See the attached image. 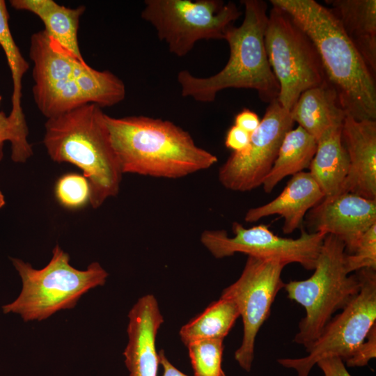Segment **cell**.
Listing matches in <instances>:
<instances>
[{
	"label": "cell",
	"mask_w": 376,
	"mask_h": 376,
	"mask_svg": "<svg viewBox=\"0 0 376 376\" xmlns=\"http://www.w3.org/2000/svg\"><path fill=\"white\" fill-rule=\"evenodd\" d=\"M260 120L258 116L251 110L244 108L235 117V125L252 134L259 126Z\"/></svg>",
	"instance_id": "32"
},
{
	"label": "cell",
	"mask_w": 376,
	"mask_h": 376,
	"mask_svg": "<svg viewBox=\"0 0 376 376\" xmlns=\"http://www.w3.org/2000/svg\"><path fill=\"white\" fill-rule=\"evenodd\" d=\"M341 138L349 160L341 193L376 200V120H359L346 116Z\"/></svg>",
	"instance_id": "15"
},
{
	"label": "cell",
	"mask_w": 376,
	"mask_h": 376,
	"mask_svg": "<svg viewBox=\"0 0 376 376\" xmlns=\"http://www.w3.org/2000/svg\"><path fill=\"white\" fill-rule=\"evenodd\" d=\"M286 265L279 260L248 256L238 279L222 291L221 297L233 301L242 319L243 338L235 359L248 373L253 361L256 336L284 287L281 273Z\"/></svg>",
	"instance_id": "11"
},
{
	"label": "cell",
	"mask_w": 376,
	"mask_h": 376,
	"mask_svg": "<svg viewBox=\"0 0 376 376\" xmlns=\"http://www.w3.org/2000/svg\"><path fill=\"white\" fill-rule=\"evenodd\" d=\"M344 264L347 274L363 269L376 270V224L364 233L352 253H345Z\"/></svg>",
	"instance_id": "28"
},
{
	"label": "cell",
	"mask_w": 376,
	"mask_h": 376,
	"mask_svg": "<svg viewBox=\"0 0 376 376\" xmlns=\"http://www.w3.org/2000/svg\"><path fill=\"white\" fill-rule=\"evenodd\" d=\"M308 221L313 232L341 240L350 254L364 233L376 224V200L349 192L324 198L310 210Z\"/></svg>",
	"instance_id": "14"
},
{
	"label": "cell",
	"mask_w": 376,
	"mask_h": 376,
	"mask_svg": "<svg viewBox=\"0 0 376 376\" xmlns=\"http://www.w3.org/2000/svg\"><path fill=\"white\" fill-rule=\"evenodd\" d=\"M10 6L37 15L45 25L49 39L74 58L86 62L78 43L77 33L84 6L68 8L53 0H10Z\"/></svg>",
	"instance_id": "19"
},
{
	"label": "cell",
	"mask_w": 376,
	"mask_h": 376,
	"mask_svg": "<svg viewBox=\"0 0 376 376\" xmlns=\"http://www.w3.org/2000/svg\"><path fill=\"white\" fill-rule=\"evenodd\" d=\"M128 318V343L123 355L130 376H157L159 358L155 342L164 318L155 296L139 298Z\"/></svg>",
	"instance_id": "16"
},
{
	"label": "cell",
	"mask_w": 376,
	"mask_h": 376,
	"mask_svg": "<svg viewBox=\"0 0 376 376\" xmlns=\"http://www.w3.org/2000/svg\"><path fill=\"white\" fill-rule=\"evenodd\" d=\"M242 13L232 1L146 0L141 16L171 54L182 57L199 40H224L227 29Z\"/></svg>",
	"instance_id": "8"
},
{
	"label": "cell",
	"mask_w": 376,
	"mask_h": 376,
	"mask_svg": "<svg viewBox=\"0 0 376 376\" xmlns=\"http://www.w3.org/2000/svg\"><path fill=\"white\" fill-rule=\"evenodd\" d=\"M238 317L240 313L235 304L228 299L220 297L183 325L179 334L185 345L205 339H224Z\"/></svg>",
	"instance_id": "23"
},
{
	"label": "cell",
	"mask_w": 376,
	"mask_h": 376,
	"mask_svg": "<svg viewBox=\"0 0 376 376\" xmlns=\"http://www.w3.org/2000/svg\"><path fill=\"white\" fill-rule=\"evenodd\" d=\"M101 107L89 103L45 123L43 144L50 158L79 167L90 185L89 203L100 207L120 189L123 173Z\"/></svg>",
	"instance_id": "4"
},
{
	"label": "cell",
	"mask_w": 376,
	"mask_h": 376,
	"mask_svg": "<svg viewBox=\"0 0 376 376\" xmlns=\"http://www.w3.org/2000/svg\"><path fill=\"white\" fill-rule=\"evenodd\" d=\"M375 357L376 324L372 327L364 341L345 360V363L349 367H363L366 366L370 359Z\"/></svg>",
	"instance_id": "29"
},
{
	"label": "cell",
	"mask_w": 376,
	"mask_h": 376,
	"mask_svg": "<svg viewBox=\"0 0 376 376\" xmlns=\"http://www.w3.org/2000/svg\"><path fill=\"white\" fill-rule=\"evenodd\" d=\"M224 339H205L189 343L194 376H226L222 368Z\"/></svg>",
	"instance_id": "25"
},
{
	"label": "cell",
	"mask_w": 376,
	"mask_h": 376,
	"mask_svg": "<svg viewBox=\"0 0 376 376\" xmlns=\"http://www.w3.org/2000/svg\"><path fill=\"white\" fill-rule=\"evenodd\" d=\"M317 149V140L300 126L285 135L274 162L262 186L269 194L284 178L308 169Z\"/></svg>",
	"instance_id": "22"
},
{
	"label": "cell",
	"mask_w": 376,
	"mask_h": 376,
	"mask_svg": "<svg viewBox=\"0 0 376 376\" xmlns=\"http://www.w3.org/2000/svg\"><path fill=\"white\" fill-rule=\"evenodd\" d=\"M250 135L248 132L233 125L227 132L225 146L231 149L233 152H241L247 147Z\"/></svg>",
	"instance_id": "30"
},
{
	"label": "cell",
	"mask_w": 376,
	"mask_h": 376,
	"mask_svg": "<svg viewBox=\"0 0 376 376\" xmlns=\"http://www.w3.org/2000/svg\"><path fill=\"white\" fill-rule=\"evenodd\" d=\"M105 121L123 174L177 179L208 169L218 161L170 120L105 114Z\"/></svg>",
	"instance_id": "2"
},
{
	"label": "cell",
	"mask_w": 376,
	"mask_h": 376,
	"mask_svg": "<svg viewBox=\"0 0 376 376\" xmlns=\"http://www.w3.org/2000/svg\"><path fill=\"white\" fill-rule=\"evenodd\" d=\"M9 15L5 1L0 0V46L4 52L9 66L13 84L12 109L8 116L16 124L28 128L21 106L22 79L29 69V63L22 55L10 32Z\"/></svg>",
	"instance_id": "24"
},
{
	"label": "cell",
	"mask_w": 376,
	"mask_h": 376,
	"mask_svg": "<svg viewBox=\"0 0 376 376\" xmlns=\"http://www.w3.org/2000/svg\"><path fill=\"white\" fill-rule=\"evenodd\" d=\"M34 102L41 113L54 118L86 104L111 107L122 91V81L109 70H97L52 42L45 31L30 39Z\"/></svg>",
	"instance_id": "3"
},
{
	"label": "cell",
	"mask_w": 376,
	"mask_h": 376,
	"mask_svg": "<svg viewBox=\"0 0 376 376\" xmlns=\"http://www.w3.org/2000/svg\"><path fill=\"white\" fill-rule=\"evenodd\" d=\"M268 61L279 86L277 101L290 111L300 95L326 78L317 50L292 17L272 5L265 32Z\"/></svg>",
	"instance_id": "9"
},
{
	"label": "cell",
	"mask_w": 376,
	"mask_h": 376,
	"mask_svg": "<svg viewBox=\"0 0 376 376\" xmlns=\"http://www.w3.org/2000/svg\"><path fill=\"white\" fill-rule=\"evenodd\" d=\"M347 38L376 75V1L327 0Z\"/></svg>",
	"instance_id": "18"
},
{
	"label": "cell",
	"mask_w": 376,
	"mask_h": 376,
	"mask_svg": "<svg viewBox=\"0 0 376 376\" xmlns=\"http://www.w3.org/2000/svg\"><path fill=\"white\" fill-rule=\"evenodd\" d=\"M1 96L0 95V102H1Z\"/></svg>",
	"instance_id": "35"
},
{
	"label": "cell",
	"mask_w": 376,
	"mask_h": 376,
	"mask_svg": "<svg viewBox=\"0 0 376 376\" xmlns=\"http://www.w3.org/2000/svg\"><path fill=\"white\" fill-rule=\"evenodd\" d=\"M341 128H331L320 137L308 168L324 198L341 194L348 173L349 160L342 141Z\"/></svg>",
	"instance_id": "21"
},
{
	"label": "cell",
	"mask_w": 376,
	"mask_h": 376,
	"mask_svg": "<svg viewBox=\"0 0 376 376\" xmlns=\"http://www.w3.org/2000/svg\"><path fill=\"white\" fill-rule=\"evenodd\" d=\"M290 113L293 122L317 141L328 130L342 127L346 116L327 81L304 91Z\"/></svg>",
	"instance_id": "20"
},
{
	"label": "cell",
	"mask_w": 376,
	"mask_h": 376,
	"mask_svg": "<svg viewBox=\"0 0 376 376\" xmlns=\"http://www.w3.org/2000/svg\"><path fill=\"white\" fill-rule=\"evenodd\" d=\"M324 196L309 171L292 175L280 194L270 202L249 209L244 220L253 223L277 214L284 219L283 232L290 234L299 228L308 211L318 204Z\"/></svg>",
	"instance_id": "17"
},
{
	"label": "cell",
	"mask_w": 376,
	"mask_h": 376,
	"mask_svg": "<svg viewBox=\"0 0 376 376\" xmlns=\"http://www.w3.org/2000/svg\"><path fill=\"white\" fill-rule=\"evenodd\" d=\"M290 111L274 100L268 104L247 147L232 152L219 168L218 178L227 189L248 191L261 186L277 156L285 134L292 129Z\"/></svg>",
	"instance_id": "13"
},
{
	"label": "cell",
	"mask_w": 376,
	"mask_h": 376,
	"mask_svg": "<svg viewBox=\"0 0 376 376\" xmlns=\"http://www.w3.org/2000/svg\"><path fill=\"white\" fill-rule=\"evenodd\" d=\"M324 376H352L347 370L343 361L338 357L322 359L316 364Z\"/></svg>",
	"instance_id": "31"
},
{
	"label": "cell",
	"mask_w": 376,
	"mask_h": 376,
	"mask_svg": "<svg viewBox=\"0 0 376 376\" xmlns=\"http://www.w3.org/2000/svg\"><path fill=\"white\" fill-rule=\"evenodd\" d=\"M6 204L5 197L0 189V209L2 208Z\"/></svg>",
	"instance_id": "34"
},
{
	"label": "cell",
	"mask_w": 376,
	"mask_h": 376,
	"mask_svg": "<svg viewBox=\"0 0 376 376\" xmlns=\"http://www.w3.org/2000/svg\"><path fill=\"white\" fill-rule=\"evenodd\" d=\"M12 263L22 283V290L12 302L2 306L5 314L15 313L25 322L45 320L62 309L75 307L90 290L103 285L108 276L97 262L79 270L70 264V256L58 245L52 250L49 263L40 269L21 259Z\"/></svg>",
	"instance_id": "6"
},
{
	"label": "cell",
	"mask_w": 376,
	"mask_h": 376,
	"mask_svg": "<svg viewBox=\"0 0 376 376\" xmlns=\"http://www.w3.org/2000/svg\"><path fill=\"white\" fill-rule=\"evenodd\" d=\"M28 129L22 128L3 111H0V161L3 157V145L11 143V159L16 163H24L33 155L32 147L27 140Z\"/></svg>",
	"instance_id": "26"
},
{
	"label": "cell",
	"mask_w": 376,
	"mask_h": 376,
	"mask_svg": "<svg viewBox=\"0 0 376 376\" xmlns=\"http://www.w3.org/2000/svg\"><path fill=\"white\" fill-rule=\"evenodd\" d=\"M159 365L163 368L162 376H188L175 367L167 359L164 350L159 352Z\"/></svg>",
	"instance_id": "33"
},
{
	"label": "cell",
	"mask_w": 376,
	"mask_h": 376,
	"mask_svg": "<svg viewBox=\"0 0 376 376\" xmlns=\"http://www.w3.org/2000/svg\"><path fill=\"white\" fill-rule=\"evenodd\" d=\"M55 192L58 201L62 205L70 209H77L89 202L90 185L83 175L68 173L58 179Z\"/></svg>",
	"instance_id": "27"
},
{
	"label": "cell",
	"mask_w": 376,
	"mask_h": 376,
	"mask_svg": "<svg viewBox=\"0 0 376 376\" xmlns=\"http://www.w3.org/2000/svg\"><path fill=\"white\" fill-rule=\"evenodd\" d=\"M232 230L234 235L230 237L224 230H206L201 235V242L216 258L241 253L286 265L298 263L308 270L314 269L326 235L302 230L298 238H286L275 235L268 226L260 224L246 228L237 221L233 223Z\"/></svg>",
	"instance_id": "12"
},
{
	"label": "cell",
	"mask_w": 376,
	"mask_h": 376,
	"mask_svg": "<svg viewBox=\"0 0 376 376\" xmlns=\"http://www.w3.org/2000/svg\"><path fill=\"white\" fill-rule=\"evenodd\" d=\"M241 2L244 8V19L239 26H229L224 37L230 49L226 65L207 77H196L187 70H180L177 81L182 96L200 102H212L219 91L233 88L255 90L260 100L268 104L277 99L279 86L265 45L267 5L262 0Z\"/></svg>",
	"instance_id": "5"
},
{
	"label": "cell",
	"mask_w": 376,
	"mask_h": 376,
	"mask_svg": "<svg viewBox=\"0 0 376 376\" xmlns=\"http://www.w3.org/2000/svg\"><path fill=\"white\" fill-rule=\"evenodd\" d=\"M270 2L288 13L311 40L345 115L376 120L375 76L329 8L314 0Z\"/></svg>",
	"instance_id": "1"
},
{
	"label": "cell",
	"mask_w": 376,
	"mask_h": 376,
	"mask_svg": "<svg viewBox=\"0 0 376 376\" xmlns=\"http://www.w3.org/2000/svg\"><path fill=\"white\" fill-rule=\"evenodd\" d=\"M345 255L343 242L326 235L311 276L284 285L288 297L305 309L293 341L306 350L319 337L334 314L343 309L360 290L357 273L350 274L345 270Z\"/></svg>",
	"instance_id": "7"
},
{
	"label": "cell",
	"mask_w": 376,
	"mask_h": 376,
	"mask_svg": "<svg viewBox=\"0 0 376 376\" xmlns=\"http://www.w3.org/2000/svg\"><path fill=\"white\" fill-rule=\"evenodd\" d=\"M356 273L361 284L358 295L328 322L306 350L307 356L279 359L281 366L295 370L297 376H308L320 361L331 357L345 361L364 341L376 324V270L363 269Z\"/></svg>",
	"instance_id": "10"
}]
</instances>
